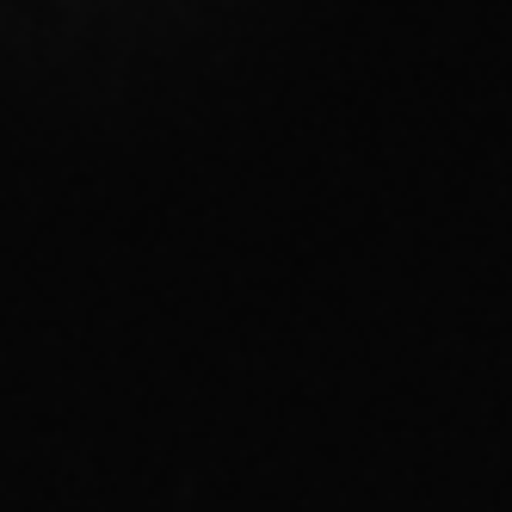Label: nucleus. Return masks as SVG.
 Listing matches in <instances>:
<instances>
[]
</instances>
